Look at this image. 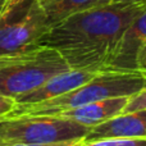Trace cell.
Wrapping results in <instances>:
<instances>
[{
	"label": "cell",
	"instance_id": "8fae6325",
	"mask_svg": "<svg viewBox=\"0 0 146 146\" xmlns=\"http://www.w3.org/2000/svg\"><path fill=\"white\" fill-rule=\"evenodd\" d=\"M86 146H146V139L137 137H118V139H106L100 141L83 144Z\"/></svg>",
	"mask_w": 146,
	"mask_h": 146
},
{
	"label": "cell",
	"instance_id": "8992f818",
	"mask_svg": "<svg viewBox=\"0 0 146 146\" xmlns=\"http://www.w3.org/2000/svg\"><path fill=\"white\" fill-rule=\"evenodd\" d=\"M146 45V10L136 17L121 36L105 71L135 72L137 68V59Z\"/></svg>",
	"mask_w": 146,
	"mask_h": 146
},
{
	"label": "cell",
	"instance_id": "5bb4252c",
	"mask_svg": "<svg viewBox=\"0 0 146 146\" xmlns=\"http://www.w3.org/2000/svg\"><path fill=\"white\" fill-rule=\"evenodd\" d=\"M26 0H5V4H4V8H3V12L0 14V19L4 17H7L8 14L13 12L15 8H18L21 4H23Z\"/></svg>",
	"mask_w": 146,
	"mask_h": 146
},
{
	"label": "cell",
	"instance_id": "d6986e66",
	"mask_svg": "<svg viewBox=\"0 0 146 146\" xmlns=\"http://www.w3.org/2000/svg\"><path fill=\"white\" fill-rule=\"evenodd\" d=\"M81 146H86V145H83V144H82V145H81Z\"/></svg>",
	"mask_w": 146,
	"mask_h": 146
},
{
	"label": "cell",
	"instance_id": "ac0fdd59",
	"mask_svg": "<svg viewBox=\"0 0 146 146\" xmlns=\"http://www.w3.org/2000/svg\"><path fill=\"white\" fill-rule=\"evenodd\" d=\"M4 4H5V0H0V14L3 12V8H4Z\"/></svg>",
	"mask_w": 146,
	"mask_h": 146
},
{
	"label": "cell",
	"instance_id": "30bf717a",
	"mask_svg": "<svg viewBox=\"0 0 146 146\" xmlns=\"http://www.w3.org/2000/svg\"><path fill=\"white\" fill-rule=\"evenodd\" d=\"M48 26L55 25L74 14L109 5V0H38Z\"/></svg>",
	"mask_w": 146,
	"mask_h": 146
},
{
	"label": "cell",
	"instance_id": "52a82bcc",
	"mask_svg": "<svg viewBox=\"0 0 146 146\" xmlns=\"http://www.w3.org/2000/svg\"><path fill=\"white\" fill-rule=\"evenodd\" d=\"M103 71H95V69H69L67 72L59 73V74L51 77L46 81L44 85L38 88L21 96L15 100L17 105H25V104H37L41 101H46L50 99L58 98L60 95L69 92L74 88L87 83L94 77Z\"/></svg>",
	"mask_w": 146,
	"mask_h": 146
},
{
	"label": "cell",
	"instance_id": "9c48e42d",
	"mask_svg": "<svg viewBox=\"0 0 146 146\" xmlns=\"http://www.w3.org/2000/svg\"><path fill=\"white\" fill-rule=\"evenodd\" d=\"M128 99L129 96L106 99V100L86 104V105L77 106V108L55 111V113L50 114L48 117H56V118L67 119V121H72L88 127V128H92V127L99 126V124L122 114Z\"/></svg>",
	"mask_w": 146,
	"mask_h": 146
},
{
	"label": "cell",
	"instance_id": "9a60e30c",
	"mask_svg": "<svg viewBox=\"0 0 146 146\" xmlns=\"http://www.w3.org/2000/svg\"><path fill=\"white\" fill-rule=\"evenodd\" d=\"M82 141H71V142H60V144H48V145H36V144H15L12 146H81Z\"/></svg>",
	"mask_w": 146,
	"mask_h": 146
},
{
	"label": "cell",
	"instance_id": "4fadbf2b",
	"mask_svg": "<svg viewBox=\"0 0 146 146\" xmlns=\"http://www.w3.org/2000/svg\"><path fill=\"white\" fill-rule=\"evenodd\" d=\"M15 105H17V103H15L14 99L8 98V96H4V95H0V119L9 115V114L14 110Z\"/></svg>",
	"mask_w": 146,
	"mask_h": 146
},
{
	"label": "cell",
	"instance_id": "7c38bea8",
	"mask_svg": "<svg viewBox=\"0 0 146 146\" xmlns=\"http://www.w3.org/2000/svg\"><path fill=\"white\" fill-rule=\"evenodd\" d=\"M145 109H146V87L142 88L141 91H139L137 94H135V95L129 96L122 114L133 113V111L145 110Z\"/></svg>",
	"mask_w": 146,
	"mask_h": 146
},
{
	"label": "cell",
	"instance_id": "7a4b0ae2",
	"mask_svg": "<svg viewBox=\"0 0 146 146\" xmlns=\"http://www.w3.org/2000/svg\"><path fill=\"white\" fill-rule=\"evenodd\" d=\"M145 87L146 76L140 71H103L87 83L58 98L37 104L15 105L14 110L7 117H48L64 109L77 108L106 99L132 96Z\"/></svg>",
	"mask_w": 146,
	"mask_h": 146
},
{
	"label": "cell",
	"instance_id": "6da1fadb",
	"mask_svg": "<svg viewBox=\"0 0 146 146\" xmlns=\"http://www.w3.org/2000/svg\"><path fill=\"white\" fill-rule=\"evenodd\" d=\"M145 10L146 4H109L78 13L50 26L38 46L58 51L69 69L105 71L124 30Z\"/></svg>",
	"mask_w": 146,
	"mask_h": 146
},
{
	"label": "cell",
	"instance_id": "ba28073f",
	"mask_svg": "<svg viewBox=\"0 0 146 146\" xmlns=\"http://www.w3.org/2000/svg\"><path fill=\"white\" fill-rule=\"evenodd\" d=\"M118 137L146 139V109L133 113L119 114L104 123L90 128L82 144Z\"/></svg>",
	"mask_w": 146,
	"mask_h": 146
},
{
	"label": "cell",
	"instance_id": "3957f363",
	"mask_svg": "<svg viewBox=\"0 0 146 146\" xmlns=\"http://www.w3.org/2000/svg\"><path fill=\"white\" fill-rule=\"evenodd\" d=\"M67 71L69 67L58 51L46 46L0 56V95L17 100Z\"/></svg>",
	"mask_w": 146,
	"mask_h": 146
},
{
	"label": "cell",
	"instance_id": "277c9868",
	"mask_svg": "<svg viewBox=\"0 0 146 146\" xmlns=\"http://www.w3.org/2000/svg\"><path fill=\"white\" fill-rule=\"evenodd\" d=\"M90 128L56 117H5L0 119V146L83 141Z\"/></svg>",
	"mask_w": 146,
	"mask_h": 146
},
{
	"label": "cell",
	"instance_id": "e0dca14e",
	"mask_svg": "<svg viewBox=\"0 0 146 146\" xmlns=\"http://www.w3.org/2000/svg\"><path fill=\"white\" fill-rule=\"evenodd\" d=\"M110 4H137V5H145L146 0H109Z\"/></svg>",
	"mask_w": 146,
	"mask_h": 146
},
{
	"label": "cell",
	"instance_id": "2e32d148",
	"mask_svg": "<svg viewBox=\"0 0 146 146\" xmlns=\"http://www.w3.org/2000/svg\"><path fill=\"white\" fill-rule=\"evenodd\" d=\"M137 68L141 73H144L146 76V45L144 46V49L141 50L139 55V59H137Z\"/></svg>",
	"mask_w": 146,
	"mask_h": 146
},
{
	"label": "cell",
	"instance_id": "5b68a950",
	"mask_svg": "<svg viewBox=\"0 0 146 146\" xmlns=\"http://www.w3.org/2000/svg\"><path fill=\"white\" fill-rule=\"evenodd\" d=\"M49 28L38 0H26L0 19V56L13 55L38 46Z\"/></svg>",
	"mask_w": 146,
	"mask_h": 146
}]
</instances>
